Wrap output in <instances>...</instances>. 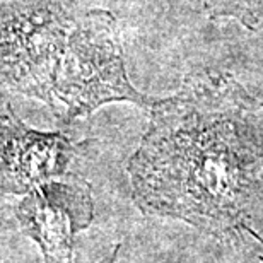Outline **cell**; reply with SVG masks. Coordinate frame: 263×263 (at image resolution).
<instances>
[{
    "label": "cell",
    "instance_id": "277c9868",
    "mask_svg": "<svg viewBox=\"0 0 263 263\" xmlns=\"http://www.w3.org/2000/svg\"><path fill=\"white\" fill-rule=\"evenodd\" d=\"M15 215L45 263H73V236L92 220L91 188L76 176L48 180L28 192Z\"/></svg>",
    "mask_w": 263,
    "mask_h": 263
},
{
    "label": "cell",
    "instance_id": "5b68a950",
    "mask_svg": "<svg viewBox=\"0 0 263 263\" xmlns=\"http://www.w3.org/2000/svg\"><path fill=\"white\" fill-rule=\"evenodd\" d=\"M72 156L65 135L28 128L9 106L0 113V190L26 193L64 176Z\"/></svg>",
    "mask_w": 263,
    "mask_h": 263
},
{
    "label": "cell",
    "instance_id": "6da1fadb",
    "mask_svg": "<svg viewBox=\"0 0 263 263\" xmlns=\"http://www.w3.org/2000/svg\"><path fill=\"white\" fill-rule=\"evenodd\" d=\"M149 109L127 167L137 205L263 246L253 228L263 215V104L234 79L202 73Z\"/></svg>",
    "mask_w": 263,
    "mask_h": 263
},
{
    "label": "cell",
    "instance_id": "7a4b0ae2",
    "mask_svg": "<svg viewBox=\"0 0 263 263\" xmlns=\"http://www.w3.org/2000/svg\"><path fill=\"white\" fill-rule=\"evenodd\" d=\"M115 101L151 108L156 99L139 92L128 81L115 15L108 10L79 12L57 72L50 108L72 122Z\"/></svg>",
    "mask_w": 263,
    "mask_h": 263
},
{
    "label": "cell",
    "instance_id": "3957f363",
    "mask_svg": "<svg viewBox=\"0 0 263 263\" xmlns=\"http://www.w3.org/2000/svg\"><path fill=\"white\" fill-rule=\"evenodd\" d=\"M77 15L73 0H21L0 5V82L50 106Z\"/></svg>",
    "mask_w": 263,
    "mask_h": 263
},
{
    "label": "cell",
    "instance_id": "8992f818",
    "mask_svg": "<svg viewBox=\"0 0 263 263\" xmlns=\"http://www.w3.org/2000/svg\"><path fill=\"white\" fill-rule=\"evenodd\" d=\"M117 253H118V248L115 250V251H113V255H111V256H108V258L104 260L103 263H115V258H117Z\"/></svg>",
    "mask_w": 263,
    "mask_h": 263
}]
</instances>
